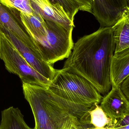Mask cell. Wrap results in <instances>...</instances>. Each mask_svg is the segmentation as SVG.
<instances>
[{
  "mask_svg": "<svg viewBox=\"0 0 129 129\" xmlns=\"http://www.w3.org/2000/svg\"><path fill=\"white\" fill-rule=\"evenodd\" d=\"M48 89L54 94L71 102L93 105L103 97L94 86L82 76L67 69L57 70Z\"/></svg>",
  "mask_w": 129,
  "mask_h": 129,
  "instance_id": "obj_3",
  "label": "cell"
},
{
  "mask_svg": "<svg viewBox=\"0 0 129 129\" xmlns=\"http://www.w3.org/2000/svg\"><path fill=\"white\" fill-rule=\"evenodd\" d=\"M129 125V114L122 118L117 120L113 123L106 127L111 128H120Z\"/></svg>",
  "mask_w": 129,
  "mask_h": 129,
  "instance_id": "obj_19",
  "label": "cell"
},
{
  "mask_svg": "<svg viewBox=\"0 0 129 129\" xmlns=\"http://www.w3.org/2000/svg\"><path fill=\"white\" fill-rule=\"evenodd\" d=\"M47 36L41 41H34L36 53L47 63L51 64L68 58L74 43L72 39L73 29L67 30L61 25L45 20Z\"/></svg>",
  "mask_w": 129,
  "mask_h": 129,
  "instance_id": "obj_4",
  "label": "cell"
},
{
  "mask_svg": "<svg viewBox=\"0 0 129 129\" xmlns=\"http://www.w3.org/2000/svg\"><path fill=\"white\" fill-rule=\"evenodd\" d=\"M52 2L58 3L64 8L71 20L74 21V17L79 11H81V7L76 0H51Z\"/></svg>",
  "mask_w": 129,
  "mask_h": 129,
  "instance_id": "obj_16",
  "label": "cell"
},
{
  "mask_svg": "<svg viewBox=\"0 0 129 129\" xmlns=\"http://www.w3.org/2000/svg\"><path fill=\"white\" fill-rule=\"evenodd\" d=\"M85 127L79 119L76 117H71L68 122L64 129H84Z\"/></svg>",
  "mask_w": 129,
  "mask_h": 129,
  "instance_id": "obj_18",
  "label": "cell"
},
{
  "mask_svg": "<svg viewBox=\"0 0 129 129\" xmlns=\"http://www.w3.org/2000/svg\"><path fill=\"white\" fill-rule=\"evenodd\" d=\"M89 123L92 127L102 128L111 123V120L98 104H95L89 111Z\"/></svg>",
  "mask_w": 129,
  "mask_h": 129,
  "instance_id": "obj_15",
  "label": "cell"
},
{
  "mask_svg": "<svg viewBox=\"0 0 129 129\" xmlns=\"http://www.w3.org/2000/svg\"><path fill=\"white\" fill-rule=\"evenodd\" d=\"M84 129H108L107 127H104L102 128H95L94 127H89L88 128H84Z\"/></svg>",
  "mask_w": 129,
  "mask_h": 129,
  "instance_id": "obj_23",
  "label": "cell"
},
{
  "mask_svg": "<svg viewBox=\"0 0 129 129\" xmlns=\"http://www.w3.org/2000/svg\"><path fill=\"white\" fill-rule=\"evenodd\" d=\"M101 103V107L111 119L110 125L117 120L129 114V101L120 86H112L111 90L103 98Z\"/></svg>",
  "mask_w": 129,
  "mask_h": 129,
  "instance_id": "obj_10",
  "label": "cell"
},
{
  "mask_svg": "<svg viewBox=\"0 0 129 129\" xmlns=\"http://www.w3.org/2000/svg\"><path fill=\"white\" fill-rule=\"evenodd\" d=\"M0 129H35L28 125L17 108L11 107L1 112Z\"/></svg>",
  "mask_w": 129,
  "mask_h": 129,
  "instance_id": "obj_14",
  "label": "cell"
},
{
  "mask_svg": "<svg viewBox=\"0 0 129 129\" xmlns=\"http://www.w3.org/2000/svg\"><path fill=\"white\" fill-rule=\"evenodd\" d=\"M0 30L5 35L21 56L33 68L50 82L56 75L57 70L45 62L31 48L0 24Z\"/></svg>",
  "mask_w": 129,
  "mask_h": 129,
  "instance_id": "obj_6",
  "label": "cell"
},
{
  "mask_svg": "<svg viewBox=\"0 0 129 129\" xmlns=\"http://www.w3.org/2000/svg\"><path fill=\"white\" fill-rule=\"evenodd\" d=\"M129 76V48L114 53L111 67L110 79L112 86H120Z\"/></svg>",
  "mask_w": 129,
  "mask_h": 129,
  "instance_id": "obj_11",
  "label": "cell"
},
{
  "mask_svg": "<svg viewBox=\"0 0 129 129\" xmlns=\"http://www.w3.org/2000/svg\"><path fill=\"white\" fill-rule=\"evenodd\" d=\"M22 89L24 98L32 111L35 129H64L73 116L79 119L85 127L91 126L89 111L94 104L71 102L40 86L22 83Z\"/></svg>",
  "mask_w": 129,
  "mask_h": 129,
  "instance_id": "obj_2",
  "label": "cell"
},
{
  "mask_svg": "<svg viewBox=\"0 0 129 129\" xmlns=\"http://www.w3.org/2000/svg\"><path fill=\"white\" fill-rule=\"evenodd\" d=\"M115 49L112 28H100L74 44L63 68L82 76L105 95L112 87L111 67Z\"/></svg>",
  "mask_w": 129,
  "mask_h": 129,
  "instance_id": "obj_1",
  "label": "cell"
},
{
  "mask_svg": "<svg viewBox=\"0 0 129 129\" xmlns=\"http://www.w3.org/2000/svg\"><path fill=\"white\" fill-rule=\"evenodd\" d=\"M4 2L11 7L16 8L20 12L31 14L33 11L29 0H4Z\"/></svg>",
  "mask_w": 129,
  "mask_h": 129,
  "instance_id": "obj_17",
  "label": "cell"
},
{
  "mask_svg": "<svg viewBox=\"0 0 129 129\" xmlns=\"http://www.w3.org/2000/svg\"><path fill=\"white\" fill-rule=\"evenodd\" d=\"M128 6L127 0H92V14L100 28L112 27Z\"/></svg>",
  "mask_w": 129,
  "mask_h": 129,
  "instance_id": "obj_7",
  "label": "cell"
},
{
  "mask_svg": "<svg viewBox=\"0 0 129 129\" xmlns=\"http://www.w3.org/2000/svg\"><path fill=\"white\" fill-rule=\"evenodd\" d=\"M120 88L129 101V76L122 83Z\"/></svg>",
  "mask_w": 129,
  "mask_h": 129,
  "instance_id": "obj_21",
  "label": "cell"
},
{
  "mask_svg": "<svg viewBox=\"0 0 129 129\" xmlns=\"http://www.w3.org/2000/svg\"><path fill=\"white\" fill-rule=\"evenodd\" d=\"M0 24L36 53L35 44L23 24L20 11L4 0H0Z\"/></svg>",
  "mask_w": 129,
  "mask_h": 129,
  "instance_id": "obj_8",
  "label": "cell"
},
{
  "mask_svg": "<svg viewBox=\"0 0 129 129\" xmlns=\"http://www.w3.org/2000/svg\"><path fill=\"white\" fill-rule=\"evenodd\" d=\"M81 7L82 11L92 14V0H76Z\"/></svg>",
  "mask_w": 129,
  "mask_h": 129,
  "instance_id": "obj_20",
  "label": "cell"
},
{
  "mask_svg": "<svg viewBox=\"0 0 129 129\" xmlns=\"http://www.w3.org/2000/svg\"><path fill=\"white\" fill-rule=\"evenodd\" d=\"M107 128L108 129H129V125L125 126L120 127V128Z\"/></svg>",
  "mask_w": 129,
  "mask_h": 129,
  "instance_id": "obj_22",
  "label": "cell"
},
{
  "mask_svg": "<svg viewBox=\"0 0 129 129\" xmlns=\"http://www.w3.org/2000/svg\"><path fill=\"white\" fill-rule=\"evenodd\" d=\"M21 19L26 31L33 41H41L47 36L46 21L39 15L20 12Z\"/></svg>",
  "mask_w": 129,
  "mask_h": 129,
  "instance_id": "obj_12",
  "label": "cell"
},
{
  "mask_svg": "<svg viewBox=\"0 0 129 129\" xmlns=\"http://www.w3.org/2000/svg\"><path fill=\"white\" fill-rule=\"evenodd\" d=\"M116 43L115 53L121 52L129 48V7L128 6L122 16L111 27Z\"/></svg>",
  "mask_w": 129,
  "mask_h": 129,
  "instance_id": "obj_13",
  "label": "cell"
},
{
  "mask_svg": "<svg viewBox=\"0 0 129 129\" xmlns=\"http://www.w3.org/2000/svg\"><path fill=\"white\" fill-rule=\"evenodd\" d=\"M33 12L45 20L59 24L67 30L73 29L74 22L63 7L51 0H29Z\"/></svg>",
  "mask_w": 129,
  "mask_h": 129,
  "instance_id": "obj_9",
  "label": "cell"
},
{
  "mask_svg": "<svg viewBox=\"0 0 129 129\" xmlns=\"http://www.w3.org/2000/svg\"><path fill=\"white\" fill-rule=\"evenodd\" d=\"M127 2H128V5L129 7V0H127Z\"/></svg>",
  "mask_w": 129,
  "mask_h": 129,
  "instance_id": "obj_24",
  "label": "cell"
},
{
  "mask_svg": "<svg viewBox=\"0 0 129 129\" xmlns=\"http://www.w3.org/2000/svg\"><path fill=\"white\" fill-rule=\"evenodd\" d=\"M0 59L6 70L18 76L22 83L48 88L51 82L33 68L0 30Z\"/></svg>",
  "mask_w": 129,
  "mask_h": 129,
  "instance_id": "obj_5",
  "label": "cell"
}]
</instances>
